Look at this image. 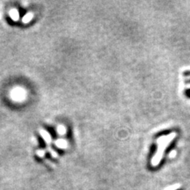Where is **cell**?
I'll list each match as a JSON object with an SVG mask.
<instances>
[{
  "instance_id": "cell-1",
  "label": "cell",
  "mask_w": 190,
  "mask_h": 190,
  "mask_svg": "<svg viewBox=\"0 0 190 190\" xmlns=\"http://www.w3.org/2000/svg\"><path fill=\"white\" fill-rule=\"evenodd\" d=\"M174 136H175V135L173 134V135H169L168 136H164L163 138L160 139V140H159V147L158 148L157 153H156V155L154 157L153 160H152V163H153L154 166H156L158 163H160L161 158H162V156H163V150H164V148H166L168 143L173 140V138Z\"/></svg>"
},
{
  "instance_id": "cell-2",
  "label": "cell",
  "mask_w": 190,
  "mask_h": 190,
  "mask_svg": "<svg viewBox=\"0 0 190 190\" xmlns=\"http://www.w3.org/2000/svg\"><path fill=\"white\" fill-rule=\"evenodd\" d=\"M11 97L15 101H21L25 98V91L21 88H16L11 92Z\"/></svg>"
},
{
  "instance_id": "cell-3",
  "label": "cell",
  "mask_w": 190,
  "mask_h": 190,
  "mask_svg": "<svg viewBox=\"0 0 190 190\" xmlns=\"http://www.w3.org/2000/svg\"><path fill=\"white\" fill-rule=\"evenodd\" d=\"M40 133H41V135L42 136L44 140L47 143H50L52 142V137H51V135H49L46 131L41 130L40 131Z\"/></svg>"
},
{
  "instance_id": "cell-4",
  "label": "cell",
  "mask_w": 190,
  "mask_h": 190,
  "mask_svg": "<svg viewBox=\"0 0 190 190\" xmlns=\"http://www.w3.org/2000/svg\"><path fill=\"white\" fill-rule=\"evenodd\" d=\"M10 17L11 18V19H13L14 21H18L19 19V14L18 11L16 9H13L11 10H10Z\"/></svg>"
},
{
  "instance_id": "cell-5",
  "label": "cell",
  "mask_w": 190,
  "mask_h": 190,
  "mask_svg": "<svg viewBox=\"0 0 190 190\" xmlns=\"http://www.w3.org/2000/svg\"><path fill=\"white\" fill-rule=\"evenodd\" d=\"M55 144L56 145V147H60V148H67V142L66 140H62V139H60V140H56L55 142Z\"/></svg>"
},
{
  "instance_id": "cell-6",
  "label": "cell",
  "mask_w": 190,
  "mask_h": 190,
  "mask_svg": "<svg viewBox=\"0 0 190 190\" xmlns=\"http://www.w3.org/2000/svg\"><path fill=\"white\" fill-rule=\"evenodd\" d=\"M33 18V14L31 12H29L28 14H26L25 16L23 17V18H22L23 23H29L30 21H31V20H32Z\"/></svg>"
},
{
  "instance_id": "cell-7",
  "label": "cell",
  "mask_w": 190,
  "mask_h": 190,
  "mask_svg": "<svg viewBox=\"0 0 190 190\" xmlns=\"http://www.w3.org/2000/svg\"><path fill=\"white\" fill-rule=\"evenodd\" d=\"M57 132H59L60 135H64L66 133V128H65L64 126H63V125H60L57 128Z\"/></svg>"
},
{
  "instance_id": "cell-8",
  "label": "cell",
  "mask_w": 190,
  "mask_h": 190,
  "mask_svg": "<svg viewBox=\"0 0 190 190\" xmlns=\"http://www.w3.org/2000/svg\"><path fill=\"white\" fill-rule=\"evenodd\" d=\"M37 155L40 156H43L44 155V151H37Z\"/></svg>"
}]
</instances>
